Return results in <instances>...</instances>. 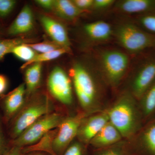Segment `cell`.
Returning <instances> with one entry per match:
<instances>
[{"instance_id":"obj_1","label":"cell","mask_w":155,"mask_h":155,"mask_svg":"<svg viewBox=\"0 0 155 155\" xmlns=\"http://www.w3.org/2000/svg\"><path fill=\"white\" fill-rule=\"evenodd\" d=\"M106 112L109 121L122 137L130 138L141 129L143 120L141 112L136 99L130 93L121 95Z\"/></svg>"},{"instance_id":"obj_2","label":"cell","mask_w":155,"mask_h":155,"mask_svg":"<svg viewBox=\"0 0 155 155\" xmlns=\"http://www.w3.org/2000/svg\"><path fill=\"white\" fill-rule=\"evenodd\" d=\"M113 35L119 45L132 54H142L155 49V35L134 23L119 24Z\"/></svg>"},{"instance_id":"obj_3","label":"cell","mask_w":155,"mask_h":155,"mask_svg":"<svg viewBox=\"0 0 155 155\" xmlns=\"http://www.w3.org/2000/svg\"><path fill=\"white\" fill-rule=\"evenodd\" d=\"M70 74L81 106L86 111L93 110L97 104L98 91L91 73L83 65L76 63L70 70Z\"/></svg>"},{"instance_id":"obj_4","label":"cell","mask_w":155,"mask_h":155,"mask_svg":"<svg viewBox=\"0 0 155 155\" xmlns=\"http://www.w3.org/2000/svg\"><path fill=\"white\" fill-rule=\"evenodd\" d=\"M52 106L47 97H38L24 105L17 114L11 127V137L17 138L28 127L45 115L51 113Z\"/></svg>"},{"instance_id":"obj_5","label":"cell","mask_w":155,"mask_h":155,"mask_svg":"<svg viewBox=\"0 0 155 155\" xmlns=\"http://www.w3.org/2000/svg\"><path fill=\"white\" fill-rule=\"evenodd\" d=\"M99 60L100 68L107 82L111 86H118L129 67L128 56L118 50H107L101 53Z\"/></svg>"},{"instance_id":"obj_6","label":"cell","mask_w":155,"mask_h":155,"mask_svg":"<svg viewBox=\"0 0 155 155\" xmlns=\"http://www.w3.org/2000/svg\"><path fill=\"white\" fill-rule=\"evenodd\" d=\"M155 81V49L143 53L134 69L130 93L139 100Z\"/></svg>"},{"instance_id":"obj_7","label":"cell","mask_w":155,"mask_h":155,"mask_svg":"<svg viewBox=\"0 0 155 155\" xmlns=\"http://www.w3.org/2000/svg\"><path fill=\"white\" fill-rule=\"evenodd\" d=\"M57 113H50L40 118L12 142L13 146L24 147L35 144L50 130L57 128L63 120Z\"/></svg>"},{"instance_id":"obj_8","label":"cell","mask_w":155,"mask_h":155,"mask_svg":"<svg viewBox=\"0 0 155 155\" xmlns=\"http://www.w3.org/2000/svg\"><path fill=\"white\" fill-rule=\"evenodd\" d=\"M86 114L80 113L63 119L58 127V132L53 142V149L56 155L64 152L72 140L77 137L78 129Z\"/></svg>"},{"instance_id":"obj_9","label":"cell","mask_w":155,"mask_h":155,"mask_svg":"<svg viewBox=\"0 0 155 155\" xmlns=\"http://www.w3.org/2000/svg\"><path fill=\"white\" fill-rule=\"evenodd\" d=\"M48 89L56 100L65 105L71 104L73 101L72 82L67 72L59 67H54L48 79Z\"/></svg>"},{"instance_id":"obj_10","label":"cell","mask_w":155,"mask_h":155,"mask_svg":"<svg viewBox=\"0 0 155 155\" xmlns=\"http://www.w3.org/2000/svg\"><path fill=\"white\" fill-rule=\"evenodd\" d=\"M109 121V117L106 111L84 118L78 129V138L84 143H90Z\"/></svg>"},{"instance_id":"obj_11","label":"cell","mask_w":155,"mask_h":155,"mask_svg":"<svg viewBox=\"0 0 155 155\" xmlns=\"http://www.w3.org/2000/svg\"><path fill=\"white\" fill-rule=\"evenodd\" d=\"M40 20L45 31L53 41L62 47L70 49L71 42L68 32L63 24L46 16H41Z\"/></svg>"},{"instance_id":"obj_12","label":"cell","mask_w":155,"mask_h":155,"mask_svg":"<svg viewBox=\"0 0 155 155\" xmlns=\"http://www.w3.org/2000/svg\"><path fill=\"white\" fill-rule=\"evenodd\" d=\"M26 92L25 83H22L7 94L4 100V108L7 119L17 115L24 105Z\"/></svg>"},{"instance_id":"obj_13","label":"cell","mask_w":155,"mask_h":155,"mask_svg":"<svg viewBox=\"0 0 155 155\" xmlns=\"http://www.w3.org/2000/svg\"><path fill=\"white\" fill-rule=\"evenodd\" d=\"M33 26L32 11L30 6L25 5L9 27L8 33L17 35L27 33L32 30Z\"/></svg>"},{"instance_id":"obj_14","label":"cell","mask_w":155,"mask_h":155,"mask_svg":"<svg viewBox=\"0 0 155 155\" xmlns=\"http://www.w3.org/2000/svg\"><path fill=\"white\" fill-rule=\"evenodd\" d=\"M85 34L91 41L104 42L110 39L114 33L112 26L104 21H97L87 23L84 26Z\"/></svg>"},{"instance_id":"obj_15","label":"cell","mask_w":155,"mask_h":155,"mask_svg":"<svg viewBox=\"0 0 155 155\" xmlns=\"http://www.w3.org/2000/svg\"><path fill=\"white\" fill-rule=\"evenodd\" d=\"M115 8L127 14H145L155 10V0H122L116 2Z\"/></svg>"},{"instance_id":"obj_16","label":"cell","mask_w":155,"mask_h":155,"mask_svg":"<svg viewBox=\"0 0 155 155\" xmlns=\"http://www.w3.org/2000/svg\"><path fill=\"white\" fill-rule=\"evenodd\" d=\"M122 137L118 129L109 121L91 140L90 143L96 147L112 145L120 141Z\"/></svg>"},{"instance_id":"obj_17","label":"cell","mask_w":155,"mask_h":155,"mask_svg":"<svg viewBox=\"0 0 155 155\" xmlns=\"http://www.w3.org/2000/svg\"><path fill=\"white\" fill-rule=\"evenodd\" d=\"M58 132V128L50 130L35 144L22 148V153L43 151L51 155H56L53 149V142Z\"/></svg>"},{"instance_id":"obj_18","label":"cell","mask_w":155,"mask_h":155,"mask_svg":"<svg viewBox=\"0 0 155 155\" xmlns=\"http://www.w3.org/2000/svg\"><path fill=\"white\" fill-rule=\"evenodd\" d=\"M141 130L137 138L139 144L150 155H155V118Z\"/></svg>"},{"instance_id":"obj_19","label":"cell","mask_w":155,"mask_h":155,"mask_svg":"<svg viewBox=\"0 0 155 155\" xmlns=\"http://www.w3.org/2000/svg\"><path fill=\"white\" fill-rule=\"evenodd\" d=\"M139 101L143 122L148 121L155 115V81Z\"/></svg>"},{"instance_id":"obj_20","label":"cell","mask_w":155,"mask_h":155,"mask_svg":"<svg viewBox=\"0 0 155 155\" xmlns=\"http://www.w3.org/2000/svg\"><path fill=\"white\" fill-rule=\"evenodd\" d=\"M53 9L59 16L68 20L75 19L83 12L69 0L54 1Z\"/></svg>"},{"instance_id":"obj_21","label":"cell","mask_w":155,"mask_h":155,"mask_svg":"<svg viewBox=\"0 0 155 155\" xmlns=\"http://www.w3.org/2000/svg\"><path fill=\"white\" fill-rule=\"evenodd\" d=\"M41 63H35L28 67L25 72V85L26 91L31 94L34 91L40 83L41 77Z\"/></svg>"},{"instance_id":"obj_22","label":"cell","mask_w":155,"mask_h":155,"mask_svg":"<svg viewBox=\"0 0 155 155\" xmlns=\"http://www.w3.org/2000/svg\"><path fill=\"white\" fill-rule=\"evenodd\" d=\"M70 51H71V49L63 48L53 51L50 52L37 54L35 56L34 58L32 60L23 64L21 66V69H25L28 66L35 63H41L42 64L43 62L52 61L63 55L64 54L69 53Z\"/></svg>"},{"instance_id":"obj_23","label":"cell","mask_w":155,"mask_h":155,"mask_svg":"<svg viewBox=\"0 0 155 155\" xmlns=\"http://www.w3.org/2000/svg\"><path fill=\"white\" fill-rule=\"evenodd\" d=\"M136 20L140 28L155 35V10L138 15Z\"/></svg>"},{"instance_id":"obj_24","label":"cell","mask_w":155,"mask_h":155,"mask_svg":"<svg viewBox=\"0 0 155 155\" xmlns=\"http://www.w3.org/2000/svg\"><path fill=\"white\" fill-rule=\"evenodd\" d=\"M28 40L20 38L0 39V61L7 54L11 53L15 47L26 44Z\"/></svg>"},{"instance_id":"obj_25","label":"cell","mask_w":155,"mask_h":155,"mask_svg":"<svg viewBox=\"0 0 155 155\" xmlns=\"http://www.w3.org/2000/svg\"><path fill=\"white\" fill-rule=\"evenodd\" d=\"M27 44L17 46L12 50L11 52L17 58L25 61V63L32 60L37 54L36 52L28 46Z\"/></svg>"},{"instance_id":"obj_26","label":"cell","mask_w":155,"mask_h":155,"mask_svg":"<svg viewBox=\"0 0 155 155\" xmlns=\"http://www.w3.org/2000/svg\"><path fill=\"white\" fill-rule=\"evenodd\" d=\"M27 45L35 51L41 54L50 52L64 48L54 41H44L38 43H27Z\"/></svg>"},{"instance_id":"obj_27","label":"cell","mask_w":155,"mask_h":155,"mask_svg":"<svg viewBox=\"0 0 155 155\" xmlns=\"http://www.w3.org/2000/svg\"><path fill=\"white\" fill-rule=\"evenodd\" d=\"M17 2L14 0H0V17H7L13 11Z\"/></svg>"},{"instance_id":"obj_28","label":"cell","mask_w":155,"mask_h":155,"mask_svg":"<svg viewBox=\"0 0 155 155\" xmlns=\"http://www.w3.org/2000/svg\"><path fill=\"white\" fill-rule=\"evenodd\" d=\"M115 3V1L114 0H94L92 8L98 11L104 10L108 8Z\"/></svg>"},{"instance_id":"obj_29","label":"cell","mask_w":155,"mask_h":155,"mask_svg":"<svg viewBox=\"0 0 155 155\" xmlns=\"http://www.w3.org/2000/svg\"><path fill=\"white\" fill-rule=\"evenodd\" d=\"M72 1L78 8L82 11L92 8L94 2V0H73Z\"/></svg>"},{"instance_id":"obj_30","label":"cell","mask_w":155,"mask_h":155,"mask_svg":"<svg viewBox=\"0 0 155 155\" xmlns=\"http://www.w3.org/2000/svg\"><path fill=\"white\" fill-rule=\"evenodd\" d=\"M82 148L81 146L78 143H73L65 151L63 155H82Z\"/></svg>"},{"instance_id":"obj_31","label":"cell","mask_w":155,"mask_h":155,"mask_svg":"<svg viewBox=\"0 0 155 155\" xmlns=\"http://www.w3.org/2000/svg\"><path fill=\"white\" fill-rule=\"evenodd\" d=\"M22 147L13 146L8 149L6 150L3 155H22Z\"/></svg>"},{"instance_id":"obj_32","label":"cell","mask_w":155,"mask_h":155,"mask_svg":"<svg viewBox=\"0 0 155 155\" xmlns=\"http://www.w3.org/2000/svg\"><path fill=\"white\" fill-rule=\"evenodd\" d=\"M35 2L43 8L47 10L53 9L54 5L53 0H37Z\"/></svg>"},{"instance_id":"obj_33","label":"cell","mask_w":155,"mask_h":155,"mask_svg":"<svg viewBox=\"0 0 155 155\" xmlns=\"http://www.w3.org/2000/svg\"><path fill=\"white\" fill-rule=\"evenodd\" d=\"M8 86V81L5 75L0 74V95L5 91Z\"/></svg>"},{"instance_id":"obj_34","label":"cell","mask_w":155,"mask_h":155,"mask_svg":"<svg viewBox=\"0 0 155 155\" xmlns=\"http://www.w3.org/2000/svg\"><path fill=\"white\" fill-rule=\"evenodd\" d=\"M100 155H125L120 150L116 149H110L103 152Z\"/></svg>"},{"instance_id":"obj_35","label":"cell","mask_w":155,"mask_h":155,"mask_svg":"<svg viewBox=\"0 0 155 155\" xmlns=\"http://www.w3.org/2000/svg\"><path fill=\"white\" fill-rule=\"evenodd\" d=\"M5 150H5V145L2 136L0 132V155H3Z\"/></svg>"},{"instance_id":"obj_36","label":"cell","mask_w":155,"mask_h":155,"mask_svg":"<svg viewBox=\"0 0 155 155\" xmlns=\"http://www.w3.org/2000/svg\"><path fill=\"white\" fill-rule=\"evenodd\" d=\"M27 154L26 155H45L39 152H32L28 153H27Z\"/></svg>"}]
</instances>
